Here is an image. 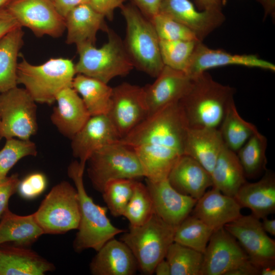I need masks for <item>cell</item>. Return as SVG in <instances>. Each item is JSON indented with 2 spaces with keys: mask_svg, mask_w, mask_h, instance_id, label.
<instances>
[{
  "mask_svg": "<svg viewBox=\"0 0 275 275\" xmlns=\"http://www.w3.org/2000/svg\"><path fill=\"white\" fill-rule=\"evenodd\" d=\"M36 102L24 88L17 86L0 93L2 138L30 140L37 132Z\"/></svg>",
  "mask_w": 275,
  "mask_h": 275,
  "instance_id": "30bf717a",
  "label": "cell"
},
{
  "mask_svg": "<svg viewBox=\"0 0 275 275\" xmlns=\"http://www.w3.org/2000/svg\"><path fill=\"white\" fill-rule=\"evenodd\" d=\"M154 273L157 275H171L170 266L165 258L158 263Z\"/></svg>",
  "mask_w": 275,
  "mask_h": 275,
  "instance_id": "681fc988",
  "label": "cell"
},
{
  "mask_svg": "<svg viewBox=\"0 0 275 275\" xmlns=\"http://www.w3.org/2000/svg\"><path fill=\"white\" fill-rule=\"evenodd\" d=\"M127 0H91L90 5L105 18L112 20L115 11L120 8Z\"/></svg>",
  "mask_w": 275,
  "mask_h": 275,
  "instance_id": "7bdbcfd3",
  "label": "cell"
},
{
  "mask_svg": "<svg viewBox=\"0 0 275 275\" xmlns=\"http://www.w3.org/2000/svg\"><path fill=\"white\" fill-rule=\"evenodd\" d=\"M87 173L93 188L102 193L106 184L120 179L144 177L139 158L131 147L118 142L95 152L88 159Z\"/></svg>",
  "mask_w": 275,
  "mask_h": 275,
  "instance_id": "ba28073f",
  "label": "cell"
},
{
  "mask_svg": "<svg viewBox=\"0 0 275 275\" xmlns=\"http://www.w3.org/2000/svg\"><path fill=\"white\" fill-rule=\"evenodd\" d=\"M1 138H2V137H1V131H0V140H1Z\"/></svg>",
  "mask_w": 275,
  "mask_h": 275,
  "instance_id": "db71d44e",
  "label": "cell"
},
{
  "mask_svg": "<svg viewBox=\"0 0 275 275\" xmlns=\"http://www.w3.org/2000/svg\"><path fill=\"white\" fill-rule=\"evenodd\" d=\"M106 32L107 41L99 48L92 44L76 46L79 59L75 64L76 74L108 84L116 77L126 76L134 68L123 40L109 28Z\"/></svg>",
  "mask_w": 275,
  "mask_h": 275,
  "instance_id": "8992f818",
  "label": "cell"
},
{
  "mask_svg": "<svg viewBox=\"0 0 275 275\" xmlns=\"http://www.w3.org/2000/svg\"><path fill=\"white\" fill-rule=\"evenodd\" d=\"M212 187L197 200L191 212L215 231L240 217L242 208L234 197Z\"/></svg>",
  "mask_w": 275,
  "mask_h": 275,
  "instance_id": "ffe728a7",
  "label": "cell"
},
{
  "mask_svg": "<svg viewBox=\"0 0 275 275\" xmlns=\"http://www.w3.org/2000/svg\"><path fill=\"white\" fill-rule=\"evenodd\" d=\"M11 0H0V8L5 6Z\"/></svg>",
  "mask_w": 275,
  "mask_h": 275,
  "instance_id": "f5cc1de1",
  "label": "cell"
},
{
  "mask_svg": "<svg viewBox=\"0 0 275 275\" xmlns=\"http://www.w3.org/2000/svg\"><path fill=\"white\" fill-rule=\"evenodd\" d=\"M54 265L25 247L0 248V275H43Z\"/></svg>",
  "mask_w": 275,
  "mask_h": 275,
  "instance_id": "4316f807",
  "label": "cell"
},
{
  "mask_svg": "<svg viewBox=\"0 0 275 275\" xmlns=\"http://www.w3.org/2000/svg\"><path fill=\"white\" fill-rule=\"evenodd\" d=\"M91 0H54V6L58 13L65 18L67 14L75 7L84 4H90Z\"/></svg>",
  "mask_w": 275,
  "mask_h": 275,
  "instance_id": "bcb514c9",
  "label": "cell"
},
{
  "mask_svg": "<svg viewBox=\"0 0 275 275\" xmlns=\"http://www.w3.org/2000/svg\"><path fill=\"white\" fill-rule=\"evenodd\" d=\"M199 41L159 40L160 55L164 65L185 72Z\"/></svg>",
  "mask_w": 275,
  "mask_h": 275,
  "instance_id": "8d00e7d4",
  "label": "cell"
},
{
  "mask_svg": "<svg viewBox=\"0 0 275 275\" xmlns=\"http://www.w3.org/2000/svg\"><path fill=\"white\" fill-rule=\"evenodd\" d=\"M191 78L188 91L178 102L188 127L218 129L234 101V89L216 81L206 71Z\"/></svg>",
  "mask_w": 275,
  "mask_h": 275,
  "instance_id": "7a4b0ae2",
  "label": "cell"
},
{
  "mask_svg": "<svg viewBox=\"0 0 275 275\" xmlns=\"http://www.w3.org/2000/svg\"><path fill=\"white\" fill-rule=\"evenodd\" d=\"M5 7L19 26L29 28L37 37L58 38L66 30L65 18L51 0H11Z\"/></svg>",
  "mask_w": 275,
  "mask_h": 275,
  "instance_id": "8fae6325",
  "label": "cell"
},
{
  "mask_svg": "<svg viewBox=\"0 0 275 275\" xmlns=\"http://www.w3.org/2000/svg\"><path fill=\"white\" fill-rule=\"evenodd\" d=\"M228 65L275 71L273 64L255 54H232L221 49L209 48L202 41H199L185 73L191 78L208 69Z\"/></svg>",
  "mask_w": 275,
  "mask_h": 275,
  "instance_id": "d6986e66",
  "label": "cell"
},
{
  "mask_svg": "<svg viewBox=\"0 0 275 275\" xmlns=\"http://www.w3.org/2000/svg\"><path fill=\"white\" fill-rule=\"evenodd\" d=\"M70 140L72 154L85 171L87 160L95 152L120 142V138L107 116L101 115L91 116Z\"/></svg>",
  "mask_w": 275,
  "mask_h": 275,
  "instance_id": "9a60e30c",
  "label": "cell"
},
{
  "mask_svg": "<svg viewBox=\"0 0 275 275\" xmlns=\"http://www.w3.org/2000/svg\"><path fill=\"white\" fill-rule=\"evenodd\" d=\"M151 84L143 87L148 116L178 102L188 91L191 78L183 71L164 66Z\"/></svg>",
  "mask_w": 275,
  "mask_h": 275,
  "instance_id": "2e32d148",
  "label": "cell"
},
{
  "mask_svg": "<svg viewBox=\"0 0 275 275\" xmlns=\"http://www.w3.org/2000/svg\"><path fill=\"white\" fill-rule=\"evenodd\" d=\"M213 230L193 215L175 228L174 242L203 253Z\"/></svg>",
  "mask_w": 275,
  "mask_h": 275,
  "instance_id": "836d02e7",
  "label": "cell"
},
{
  "mask_svg": "<svg viewBox=\"0 0 275 275\" xmlns=\"http://www.w3.org/2000/svg\"><path fill=\"white\" fill-rule=\"evenodd\" d=\"M259 269L249 258L229 272L227 275H259Z\"/></svg>",
  "mask_w": 275,
  "mask_h": 275,
  "instance_id": "7dc6e473",
  "label": "cell"
},
{
  "mask_svg": "<svg viewBox=\"0 0 275 275\" xmlns=\"http://www.w3.org/2000/svg\"><path fill=\"white\" fill-rule=\"evenodd\" d=\"M19 181V176L17 174L0 179V220L8 208L10 198L17 191Z\"/></svg>",
  "mask_w": 275,
  "mask_h": 275,
  "instance_id": "b9f144b4",
  "label": "cell"
},
{
  "mask_svg": "<svg viewBox=\"0 0 275 275\" xmlns=\"http://www.w3.org/2000/svg\"><path fill=\"white\" fill-rule=\"evenodd\" d=\"M44 234L34 213L19 215L13 213L8 208L0 220V245L12 242L14 246L26 247Z\"/></svg>",
  "mask_w": 275,
  "mask_h": 275,
  "instance_id": "f1b7e54d",
  "label": "cell"
},
{
  "mask_svg": "<svg viewBox=\"0 0 275 275\" xmlns=\"http://www.w3.org/2000/svg\"><path fill=\"white\" fill-rule=\"evenodd\" d=\"M151 21L159 40L200 41L189 28L166 15L158 13Z\"/></svg>",
  "mask_w": 275,
  "mask_h": 275,
  "instance_id": "ab89813d",
  "label": "cell"
},
{
  "mask_svg": "<svg viewBox=\"0 0 275 275\" xmlns=\"http://www.w3.org/2000/svg\"><path fill=\"white\" fill-rule=\"evenodd\" d=\"M146 185L152 198L154 213L175 227L190 214L197 201L177 191L168 178L159 181L146 179Z\"/></svg>",
  "mask_w": 275,
  "mask_h": 275,
  "instance_id": "e0dca14e",
  "label": "cell"
},
{
  "mask_svg": "<svg viewBox=\"0 0 275 275\" xmlns=\"http://www.w3.org/2000/svg\"><path fill=\"white\" fill-rule=\"evenodd\" d=\"M84 171L77 160L71 162L67 168L79 199L80 218L73 243L77 253L89 249L97 252L107 241L126 231L114 226L107 216V208L96 204L88 195L83 181Z\"/></svg>",
  "mask_w": 275,
  "mask_h": 275,
  "instance_id": "3957f363",
  "label": "cell"
},
{
  "mask_svg": "<svg viewBox=\"0 0 275 275\" xmlns=\"http://www.w3.org/2000/svg\"><path fill=\"white\" fill-rule=\"evenodd\" d=\"M72 88L80 96L91 116L107 115L113 90L108 84L77 74L73 80Z\"/></svg>",
  "mask_w": 275,
  "mask_h": 275,
  "instance_id": "4dcf8cb0",
  "label": "cell"
},
{
  "mask_svg": "<svg viewBox=\"0 0 275 275\" xmlns=\"http://www.w3.org/2000/svg\"><path fill=\"white\" fill-rule=\"evenodd\" d=\"M175 228L154 213L143 225L129 227L120 240L131 251L138 270L145 274H152L174 242Z\"/></svg>",
  "mask_w": 275,
  "mask_h": 275,
  "instance_id": "52a82bcc",
  "label": "cell"
},
{
  "mask_svg": "<svg viewBox=\"0 0 275 275\" xmlns=\"http://www.w3.org/2000/svg\"><path fill=\"white\" fill-rule=\"evenodd\" d=\"M234 198L241 208H247L258 219L267 217L275 211V176L267 170L259 181L246 182Z\"/></svg>",
  "mask_w": 275,
  "mask_h": 275,
  "instance_id": "d4e9b609",
  "label": "cell"
},
{
  "mask_svg": "<svg viewBox=\"0 0 275 275\" xmlns=\"http://www.w3.org/2000/svg\"><path fill=\"white\" fill-rule=\"evenodd\" d=\"M162 0H133V3L149 20L159 12Z\"/></svg>",
  "mask_w": 275,
  "mask_h": 275,
  "instance_id": "ee69618b",
  "label": "cell"
},
{
  "mask_svg": "<svg viewBox=\"0 0 275 275\" xmlns=\"http://www.w3.org/2000/svg\"><path fill=\"white\" fill-rule=\"evenodd\" d=\"M75 64L65 58H51L34 65L22 58L17 66V84H22L36 102L51 104L62 90L72 87Z\"/></svg>",
  "mask_w": 275,
  "mask_h": 275,
  "instance_id": "5b68a950",
  "label": "cell"
},
{
  "mask_svg": "<svg viewBox=\"0 0 275 275\" xmlns=\"http://www.w3.org/2000/svg\"><path fill=\"white\" fill-rule=\"evenodd\" d=\"M55 101L57 104L50 116L51 122L62 135L71 139L91 116L80 96L72 87L60 92Z\"/></svg>",
  "mask_w": 275,
  "mask_h": 275,
  "instance_id": "44dd1931",
  "label": "cell"
},
{
  "mask_svg": "<svg viewBox=\"0 0 275 275\" xmlns=\"http://www.w3.org/2000/svg\"><path fill=\"white\" fill-rule=\"evenodd\" d=\"M203 255L200 275H227L249 259L237 240L224 228L213 232Z\"/></svg>",
  "mask_w": 275,
  "mask_h": 275,
  "instance_id": "5bb4252c",
  "label": "cell"
},
{
  "mask_svg": "<svg viewBox=\"0 0 275 275\" xmlns=\"http://www.w3.org/2000/svg\"><path fill=\"white\" fill-rule=\"evenodd\" d=\"M201 10L221 9L224 0H195Z\"/></svg>",
  "mask_w": 275,
  "mask_h": 275,
  "instance_id": "c3c4849f",
  "label": "cell"
},
{
  "mask_svg": "<svg viewBox=\"0 0 275 275\" xmlns=\"http://www.w3.org/2000/svg\"><path fill=\"white\" fill-rule=\"evenodd\" d=\"M154 213L153 202L146 185L136 180L123 216L128 221L129 227H135L143 225Z\"/></svg>",
  "mask_w": 275,
  "mask_h": 275,
  "instance_id": "d590c367",
  "label": "cell"
},
{
  "mask_svg": "<svg viewBox=\"0 0 275 275\" xmlns=\"http://www.w3.org/2000/svg\"><path fill=\"white\" fill-rule=\"evenodd\" d=\"M275 263L264 265L259 268L260 275H274Z\"/></svg>",
  "mask_w": 275,
  "mask_h": 275,
  "instance_id": "816d5d0a",
  "label": "cell"
},
{
  "mask_svg": "<svg viewBox=\"0 0 275 275\" xmlns=\"http://www.w3.org/2000/svg\"><path fill=\"white\" fill-rule=\"evenodd\" d=\"M261 222L264 230L272 236H275V219H268L267 217H263Z\"/></svg>",
  "mask_w": 275,
  "mask_h": 275,
  "instance_id": "f907efd6",
  "label": "cell"
},
{
  "mask_svg": "<svg viewBox=\"0 0 275 275\" xmlns=\"http://www.w3.org/2000/svg\"><path fill=\"white\" fill-rule=\"evenodd\" d=\"M33 213L44 234H63L77 229L80 214L75 187L66 181L58 183Z\"/></svg>",
  "mask_w": 275,
  "mask_h": 275,
  "instance_id": "9c48e42d",
  "label": "cell"
},
{
  "mask_svg": "<svg viewBox=\"0 0 275 275\" xmlns=\"http://www.w3.org/2000/svg\"><path fill=\"white\" fill-rule=\"evenodd\" d=\"M120 9L126 23L123 43L134 68L156 77L164 65L151 21L133 3L124 4Z\"/></svg>",
  "mask_w": 275,
  "mask_h": 275,
  "instance_id": "277c9868",
  "label": "cell"
},
{
  "mask_svg": "<svg viewBox=\"0 0 275 275\" xmlns=\"http://www.w3.org/2000/svg\"><path fill=\"white\" fill-rule=\"evenodd\" d=\"M6 140L4 146L0 150V179L6 177L19 160L37 154V147L30 140L14 138Z\"/></svg>",
  "mask_w": 275,
  "mask_h": 275,
  "instance_id": "f35d334b",
  "label": "cell"
},
{
  "mask_svg": "<svg viewBox=\"0 0 275 275\" xmlns=\"http://www.w3.org/2000/svg\"><path fill=\"white\" fill-rule=\"evenodd\" d=\"M47 182L46 176L40 172H34L20 180L17 190L23 199L30 200L41 195L45 189Z\"/></svg>",
  "mask_w": 275,
  "mask_h": 275,
  "instance_id": "60d3db41",
  "label": "cell"
},
{
  "mask_svg": "<svg viewBox=\"0 0 275 275\" xmlns=\"http://www.w3.org/2000/svg\"><path fill=\"white\" fill-rule=\"evenodd\" d=\"M178 102L147 116L120 141L134 150L147 179L168 178L184 154L188 127Z\"/></svg>",
  "mask_w": 275,
  "mask_h": 275,
  "instance_id": "6da1fadb",
  "label": "cell"
},
{
  "mask_svg": "<svg viewBox=\"0 0 275 275\" xmlns=\"http://www.w3.org/2000/svg\"><path fill=\"white\" fill-rule=\"evenodd\" d=\"M158 13L185 25L201 41L225 19L221 9L198 11L189 0H162Z\"/></svg>",
  "mask_w": 275,
  "mask_h": 275,
  "instance_id": "ac0fdd59",
  "label": "cell"
},
{
  "mask_svg": "<svg viewBox=\"0 0 275 275\" xmlns=\"http://www.w3.org/2000/svg\"><path fill=\"white\" fill-rule=\"evenodd\" d=\"M168 180L177 191L196 200L212 186L210 174L198 161L185 154L174 165Z\"/></svg>",
  "mask_w": 275,
  "mask_h": 275,
  "instance_id": "cb8c5ba5",
  "label": "cell"
},
{
  "mask_svg": "<svg viewBox=\"0 0 275 275\" xmlns=\"http://www.w3.org/2000/svg\"><path fill=\"white\" fill-rule=\"evenodd\" d=\"M24 33L18 26L0 39V93L17 86V70Z\"/></svg>",
  "mask_w": 275,
  "mask_h": 275,
  "instance_id": "f546056e",
  "label": "cell"
},
{
  "mask_svg": "<svg viewBox=\"0 0 275 275\" xmlns=\"http://www.w3.org/2000/svg\"><path fill=\"white\" fill-rule=\"evenodd\" d=\"M212 186L223 194L235 197L246 182L236 153L224 144L211 173Z\"/></svg>",
  "mask_w": 275,
  "mask_h": 275,
  "instance_id": "83f0119b",
  "label": "cell"
},
{
  "mask_svg": "<svg viewBox=\"0 0 275 275\" xmlns=\"http://www.w3.org/2000/svg\"><path fill=\"white\" fill-rule=\"evenodd\" d=\"M203 253L173 242L165 259L171 268V275H200Z\"/></svg>",
  "mask_w": 275,
  "mask_h": 275,
  "instance_id": "e575fe53",
  "label": "cell"
},
{
  "mask_svg": "<svg viewBox=\"0 0 275 275\" xmlns=\"http://www.w3.org/2000/svg\"><path fill=\"white\" fill-rule=\"evenodd\" d=\"M136 180L116 179L109 181L105 185L101 194L107 209L114 216H123Z\"/></svg>",
  "mask_w": 275,
  "mask_h": 275,
  "instance_id": "74e56055",
  "label": "cell"
},
{
  "mask_svg": "<svg viewBox=\"0 0 275 275\" xmlns=\"http://www.w3.org/2000/svg\"><path fill=\"white\" fill-rule=\"evenodd\" d=\"M90 270L93 275H133L138 267L128 246L113 238L97 251L90 264Z\"/></svg>",
  "mask_w": 275,
  "mask_h": 275,
  "instance_id": "7402d4cb",
  "label": "cell"
},
{
  "mask_svg": "<svg viewBox=\"0 0 275 275\" xmlns=\"http://www.w3.org/2000/svg\"><path fill=\"white\" fill-rule=\"evenodd\" d=\"M224 228L237 240L259 269L264 265L275 263V241L264 230L260 219L252 214L241 215Z\"/></svg>",
  "mask_w": 275,
  "mask_h": 275,
  "instance_id": "4fadbf2b",
  "label": "cell"
},
{
  "mask_svg": "<svg viewBox=\"0 0 275 275\" xmlns=\"http://www.w3.org/2000/svg\"><path fill=\"white\" fill-rule=\"evenodd\" d=\"M143 87L128 82L113 88L107 116L120 140L148 116Z\"/></svg>",
  "mask_w": 275,
  "mask_h": 275,
  "instance_id": "7c38bea8",
  "label": "cell"
},
{
  "mask_svg": "<svg viewBox=\"0 0 275 275\" xmlns=\"http://www.w3.org/2000/svg\"><path fill=\"white\" fill-rule=\"evenodd\" d=\"M218 129L225 146L236 153L258 131L254 124L240 116L234 101L228 107Z\"/></svg>",
  "mask_w": 275,
  "mask_h": 275,
  "instance_id": "1f68e13d",
  "label": "cell"
},
{
  "mask_svg": "<svg viewBox=\"0 0 275 275\" xmlns=\"http://www.w3.org/2000/svg\"><path fill=\"white\" fill-rule=\"evenodd\" d=\"M18 26L17 21L6 7L0 8V39Z\"/></svg>",
  "mask_w": 275,
  "mask_h": 275,
  "instance_id": "f6af8a7d",
  "label": "cell"
},
{
  "mask_svg": "<svg viewBox=\"0 0 275 275\" xmlns=\"http://www.w3.org/2000/svg\"><path fill=\"white\" fill-rule=\"evenodd\" d=\"M266 138L258 131L237 151L245 177L253 178L265 170Z\"/></svg>",
  "mask_w": 275,
  "mask_h": 275,
  "instance_id": "d6a6232c",
  "label": "cell"
},
{
  "mask_svg": "<svg viewBox=\"0 0 275 275\" xmlns=\"http://www.w3.org/2000/svg\"><path fill=\"white\" fill-rule=\"evenodd\" d=\"M52 1H54V0H51Z\"/></svg>",
  "mask_w": 275,
  "mask_h": 275,
  "instance_id": "11a10c76",
  "label": "cell"
},
{
  "mask_svg": "<svg viewBox=\"0 0 275 275\" xmlns=\"http://www.w3.org/2000/svg\"><path fill=\"white\" fill-rule=\"evenodd\" d=\"M105 16L94 9L90 4L80 5L70 11L65 17L67 30L66 43L95 45L99 31H106L108 26Z\"/></svg>",
  "mask_w": 275,
  "mask_h": 275,
  "instance_id": "603a6c76",
  "label": "cell"
},
{
  "mask_svg": "<svg viewBox=\"0 0 275 275\" xmlns=\"http://www.w3.org/2000/svg\"><path fill=\"white\" fill-rule=\"evenodd\" d=\"M224 145L218 129L188 127L184 154L198 161L211 175Z\"/></svg>",
  "mask_w": 275,
  "mask_h": 275,
  "instance_id": "484cf974",
  "label": "cell"
}]
</instances>
